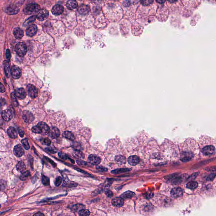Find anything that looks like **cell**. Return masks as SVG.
Returning <instances> with one entry per match:
<instances>
[{
  "label": "cell",
  "mask_w": 216,
  "mask_h": 216,
  "mask_svg": "<svg viewBox=\"0 0 216 216\" xmlns=\"http://www.w3.org/2000/svg\"><path fill=\"white\" fill-rule=\"evenodd\" d=\"M197 143L190 139L187 140L181 152L180 160L182 162H188L192 160L197 154L198 146Z\"/></svg>",
  "instance_id": "obj_1"
},
{
  "label": "cell",
  "mask_w": 216,
  "mask_h": 216,
  "mask_svg": "<svg viewBox=\"0 0 216 216\" xmlns=\"http://www.w3.org/2000/svg\"><path fill=\"white\" fill-rule=\"evenodd\" d=\"M216 151V146L213 142H203L201 144V152L203 155H212L215 153Z\"/></svg>",
  "instance_id": "obj_2"
},
{
  "label": "cell",
  "mask_w": 216,
  "mask_h": 216,
  "mask_svg": "<svg viewBox=\"0 0 216 216\" xmlns=\"http://www.w3.org/2000/svg\"><path fill=\"white\" fill-rule=\"evenodd\" d=\"M31 130L33 133L44 135L48 134L50 130L49 126L43 122H39L37 125L33 126Z\"/></svg>",
  "instance_id": "obj_3"
},
{
  "label": "cell",
  "mask_w": 216,
  "mask_h": 216,
  "mask_svg": "<svg viewBox=\"0 0 216 216\" xmlns=\"http://www.w3.org/2000/svg\"><path fill=\"white\" fill-rule=\"evenodd\" d=\"M40 10L39 5L37 4L32 3L26 5L23 9V12L26 15H32L38 13Z\"/></svg>",
  "instance_id": "obj_4"
},
{
  "label": "cell",
  "mask_w": 216,
  "mask_h": 216,
  "mask_svg": "<svg viewBox=\"0 0 216 216\" xmlns=\"http://www.w3.org/2000/svg\"><path fill=\"white\" fill-rule=\"evenodd\" d=\"M15 50L18 55L20 57H24L27 52V47L25 43L19 42L15 46Z\"/></svg>",
  "instance_id": "obj_5"
},
{
  "label": "cell",
  "mask_w": 216,
  "mask_h": 216,
  "mask_svg": "<svg viewBox=\"0 0 216 216\" xmlns=\"http://www.w3.org/2000/svg\"><path fill=\"white\" fill-rule=\"evenodd\" d=\"M28 94L32 98H35L38 95V91L36 87L31 84H29L27 87Z\"/></svg>",
  "instance_id": "obj_6"
},
{
  "label": "cell",
  "mask_w": 216,
  "mask_h": 216,
  "mask_svg": "<svg viewBox=\"0 0 216 216\" xmlns=\"http://www.w3.org/2000/svg\"><path fill=\"white\" fill-rule=\"evenodd\" d=\"M11 74L14 79H18L21 76L22 72L18 67L14 65L11 69Z\"/></svg>",
  "instance_id": "obj_7"
},
{
  "label": "cell",
  "mask_w": 216,
  "mask_h": 216,
  "mask_svg": "<svg viewBox=\"0 0 216 216\" xmlns=\"http://www.w3.org/2000/svg\"><path fill=\"white\" fill-rule=\"evenodd\" d=\"M49 12L47 10L45 9H40L37 13L36 18L39 21H43L48 17Z\"/></svg>",
  "instance_id": "obj_8"
},
{
  "label": "cell",
  "mask_w": 216,
  "mask_h": 216,
  "mask_svg": "<svg viewBox=\"0 0 216 216\" xmlns=\"http://www.w3.org/2000/svg\"><path fill=\"white\" fill-rule=\"evenodd\" d=\"M183 192L181 188L179 187H174L172 189L170 194L173 198H176L181 197L183 195Z\"/></svg>",
  "instance_id": "obj_9"
},
{
  "label": "cell",
  "mask_w": 216,
  "mask_h": 216,
  "mask_svg": "<svg viewBox=\"0 0 216 216\" xmlns=\"http://www.w3.org/2000/svg\"><path fill=\"white\" fill-rule=\"evenodd\" d=\"M87 161L89 163L91 164L97 165L100 164L101 159L100 157L95 155H90L88 156Z\"/></svg>",
  "instance_id": "obj_10"
},
{
  "label": "cell",
  "mask_w": 216,
  "mask_h": 216,
  "mask_svg": "<svg viewBox=\"0 0 216 216\" xmlns=\"http://www.w3.org/2000/svg\"><path fill=\"white\" fill-rule=\"evenodd\" d=\"M24 150L20 144H17L14 148V155L17 157H20L24 154Z\"/></svg>",
  "instance_id": "obj_11"
},
{
  "label": "cell",
  "mask_w": 216,
  "mask_h": 216,
  "mask_svg": "<svg viewBox=\"0 0 216 216\" xmlns=\"http://www.w3.org/2000/svg\"><path fill=\"white\" fill-rule=\"evenodd\" d=\"M64 7L63 6L60 4L54 5L52 8V12L53 15L58 16L63 13L64 11Z\"/></svg>",
  "instance_id": "obj_12"
},
{
  "label": "cell",
  "mask_w": 216,
  "mask_h": 216,
  "mask_svg": "<svg viewBox=\"0 0 216 216\" xmlns=\"http://www.w3.org/2000/svg\"><path fill=\"white\" fill-rule=\"evenodd\" d=\"M37 32V27L35 25H31L27 28L26 33L28 36L32 37L36 34Z\"/></svg>",
  "instance_id": "obj_13"
},
{
  "label": "cell",
  "mask_w": 216,
  "mask_h": 216,
  "mask_svg": "<svg viewBox=\"0 0 216 216\" xmlns=\"http://www.w3.org/2000/svg\"><path fill=\"white\" fill-rule=\"evenodd\" d=\"M19 11V9L16 5H11L6 7L5 12L9 15H15L18 13Z\"/></svg>",
  "instance_id": "obj_14"
},
{
  "label": "cell",
  "mask_w": 216,
  "mask_h": 216,
  "mask_svg": "<svg viewBox=\"0 0 216 216\" xmlns=\"http://www.w3.org/2000/svg\"><path fill=\"white\" fill-rule=\"evenodd\" d=\"M1 116L3 120L6 122H8L12 118V111L9 109H6L1 113Z\"/></svg>",
  "instance_id": "obj_15"
},
{
  "label": "cell",
  "mask_w": 216,
  "mask_h": 216,
  "mask_svg": "<svg viewBox=\"0 0 216 216\" xmlns=\"http://www.w3.org/2000/svg\"><path fill=\"white\" fill-rule=\"evenodd\" d=\"M48 134L52 139H58L60 135V131L57 127H52Z\"/></svg>",
  "instance_id": "obj_16"
},
{
  "label": "cell",
  "mask_w": 216,
  "mask_h": 216,
  "mask_svg": "<svg viewBox=\"0 0 216 216\" xmlns=\"http://www.w3.org/2000/svg\"><path fill=\"white\" fill-rule=\"evenodd\" d=\"M128 162L131 165L135 166L138 165L140 161V158L137 155H132L130 156L128 158Z\"/></svg>",
  "instance_id": "obj_17"
},
{
  "label": "cell",
  "mask_w": 216,
  "mask_h": 216,
  "mask_svg": "<svg viewBox=\"0 0 216 216\" xmlns=\"http://www.w3.org/2000/svg\"><path fill=\"white\" fill-rule=\"evenodd\" d=\"M90 10V8L87 5H82L78 8V11L80 15H86L89 13Z\"/></svg>",
  "instance_id": "obj_18"
},
{
  "label": "cell",
  "mask_w": 216,
  "mask_h": 216,
  "mask_svg": "<svg viewBox=\"0 0 216 216\" xmlns=\"http://www.w3.org/2000/svg\"><path fill=\"white\" fill-rule=\"evenodd\" d=\"M124 201L123 198L120 197H115L111 200V203L115 207H120L123 205Z\"/></svg>",
  "instance_id": "obj_19"
},
{
  "label": "cell",
  "mask_w": 216,
  "mask_h": 216,
  "mask_svg": "<svg viewBox=\"0 0 216 216\" xmlns=\"http://www.w3.org/2000/svg\"><path fill=\"white\" fill-rule=\"evenodd\" d=\"M27 94L24 89L22 88H18L16 89V95L18 99L23 100L26 98Z\"/></svg>",
  "instance_id": "obj_20"
},
{
  "label": "cell",
  "mask_w": 216,
  "mask_h": 216,
  "mask_svg": "<svg viewBox=\"0 0 216 216\" xmlns=\"http://www.w3.org/2000/svg\"><path fill=\"white\" fill-rule=\"evenodd\" d=\"M22 118L25 122L27 123H30L34 120L33 115L28 111H25L23 113Z\"/></svg>",
  "instance_id": "obj_21"
},
{
  "label": "cell",
  "mask_w": 216,
  "mask_h": 216,
  "mask_svg": "<svg viewBox=\"0 0 216 216\" xmlns=\"http://www.w3.org/2000/svg\"><path fill=\"white\" fill-rule=\"evenodd\" d=\"M13 33L15 37L18 39H20L23 37L24 36V32L20 28H16L14 29Z\"/></svg>",
  "instance_id": "obj_22"
},
{
  "label": "cell",
  "mask_w": 216,
  "mask_h": 216,
  "mask_svg": "<svg viewBox=\"0 0 216 216\" xmlns=\"http://www.w3.org/2000/svg\"><path fill=\"white\" fill-rule=\"evenodd\" d=\"M8 135L11 139H16L17 137V132L14 127H10L7 130Z\"/></svg>",
  "instance_id": "obj_23"
},
{
  "label": "cell",
  "mask_w": 216,
  "mask_h": 216,
  "mask_svg": "<svg viewBox=\"0 0 216 216\" xmlns=\"http://www.w3.org/2000/svg\"><path fill=\"white\" fill-rule=\"evenodd\" d=\"M77 6V2L76 0H69L66 4L67 8L69 10L75 9Z\"/></svg>",
  "instance_id": "obj_24"
},
{
  "label": "cell",
  "mask_w": 216,
  "mask_h": 216,
  "mask_svg": "<svg viewBox=\"0 0 216 216\" xmlns=\"http://www.w3.org/2000/svg\"><path fill=\"white\" fill-rule=\"evenodd\" d=\"M16 168L17 169L18 172L22 173L25 172L26 169V167L23 161H21L17 163V164L16 165Z\"/></svg>",
  "instance_id": "obj_25"
},
{
  "label": "cell",
  "mask_w": 216,
  "mask_h": 216,
  "mask_svg": "<svg viewBox=\"0 0 216 216\" xmlns=\"http://www.w3.org/2000/svg\"><path fill=\"white\" fill-rule=\"evenodd\" d=\"M62 135L63 137H64V138L71 141H74L75 139V137L74 134L71 132L69 131H65L63 132L62 134Z\"/></svg>",
  "instance_id": "obj_26"
},
{
  "label": "cell",
  "mask_w": 216,
  "mask_h": 216,
  "mask_svg": "<svg viewBox=\"0 0 216 216\" xmlns=\"http://www.w3.org/2000/svg\"><path fill=\"white\" fill-rule=\"evenodd\" d=\"M115 160L116 163H117L119 164H125L126 162V157L122 155L117 156L115 158Z\"/></svg>",
  "instance_id": "obj_27"
},
{
  "label": "cell",
  "mask_w": 216,
  "mask_h": 216,
  "mask_svg": "<svg viewBox=\"0 0 216 216\" xmlns=\"http://www.w3.org/2000/svg\"><path fill=\"white\" fill-rule=\"evenodd\" d=\"M135 193L133 192L130 191H128L124 192V193L121 195L120 197L123 199H130L132 198L134 196Z\"/></svg>",
  "instance_id": "obj_28"
},
{
  "label": "cell",
  "mask_w": 216,
  "mask_h": 216,
  "mask_svg": "<svg viewBox=\"0 0 216 216\" xmlns=\"http://www.w3.org/2000/svg\"><path fill=\"white\" fill-rule=\"evenodd\" d=\"M198 182L196 181H191L187 184V187L190 190H194L198 187Z\"/></svg>",
  "instance_id": "obj_29"
},
{
  "label": "cell",
  "mask_w": 216,
  "mask_h": 216,
  "mask_svg": "<svg viewBox=\"0 0 216 216\" xmlns=\"http://www.w3.org/2000/svg\"><path fill=\"white\" fill-rule=\"evenodd\" d=\"M73 155L76 158L78 159H81V158H84V155L81 151L78 150H76L73 152Z\"/></svg>",
  "instance_id": "obj_30"
},
{
  "label": "cell",
  "mask_w": 216,
  "mask_h": 216,
  "mask_svg": "<svg viewBox=\"0 0 216 216\" xmlns=\"http://www.w3.org/2000/svg\"><path fill=\"white\" fill-rule=\"evenodd\" d=\"M77 184L75 182L69 181L68 179L64 180L63 185H64V187H76L77 186Z\"/></svg>",
  "instance_id": "obj_31"
},
{
  "label": "cell",
  "mask_w": 216,
  "mask_h": 216,
  "mask_svg": "<svg viewBox=\"0 0 216 216\" xmlns=\"http://www.w3.org/2000/svg\"><path fill=\"white\" fill-rule=\"evenodd\" d=\"M84 207H85V206L82 205V204H75L72 207H71V211L74 212H76V211H79V210H81L82 209H83Z\"/></svg>",
  "instance_id": "obj_32"
},
{
  "label": "cell",
  "mask_w": 216,
  "mask_h": 216,
  "mask_svg": "<svg viewBox=\"0 0 216 216\" xmlns=\"http://www.w3.org/2000/svg\"><path fill=\"white\" fill-rule=\"evenodd\" d=\"M30 173L29 170H27L22 173V174L20 176V179L22 181L26 180L29 176H30Z\"/></svg>",
  "instance_id": "obj_33"
},
{
  "label": "cell",
  "mask_w": 216,
  "mask_h": 216,
  "mask_svg": "<svg viewBox=\"0 0 216 216\" xmlns=\"http://www.w3.org/2000/svg\"><path fill=\"white\" fill-rule=\"evenodd\" d=\"M36 18V16H35V15L34 16L33 15V16H31L30 17L28 18V19L26 20L24 23H23V25L24 26H28V25L30 24V23L34 22Z\"/></svg>",
  "instance_id": "obj_34"
},
{
  "label": "cell",
  "mask_w": 216,
  "mask_h": 216,
  "mask_svg": "<svg viewBox=\"0 0 216 216\" xmlns=\"http://www.w3.org/2000/svg\"><path fill=\"white\" fill-rule=\"evenodd\" d=\"M90 214L89 211L86 209H82L78 211V214L79 216H89Z\"/></svg>",
  "instance_id": "obj_35"
},
{
  "label": "cell",
  "mask_w": 216,
  "mask_h": 216,
  "mask_svg": "<svg viewBox=\"0 0 216 216\" xmlns=\"http://www.w3.org/2000/svg\"><path fill=\"white\" fill-rule=\"evenodd\" d=\"M130 170L129 168H120V169H116L111 172V173L113 174H119L120 173H124L126 172H129Z\"/></svg>",
  "instance_id": "obj_36"
},
{
  "label": "cell",
  "mask_w": 216,
  "mask_h": 216,
  "mask_svg": "<svg viewBox=\"0 0 216 216\" xmlns=\"http://www.w3.org/2000/svg\"><path fill=\"white\" fill-rule=\"evenodd\" d=\"M4 71H5V74H6V76H9L10 71L9 65L7 61H5L4 62Z\"/></svg>",
  "instance_id": "obj_37"
},
{
  "label": "cell",
  "mask_w": 216,
  "mask_h": 216,
  "mask_svg": "<svg viewBox=\"0 0 216 216\" xmlns=\"http://www.w3.org/2000/svg\"><path fill=\"white\" fill-rule=\"evenodd\" d=\"M21 143L23 145V147L25 149V150H28L30 149V145L28 143V139L27 138H25L23 139L21 141Z\"/></svg>",
  "instance_id": "obj_38"
},
{
  "label": "cell",
  "mask_w": 216,
  "mask_h": 216,
  "mask_svg": "<svg viewBox=\"0 0 216 216\" xmlns=\"http://www.w3.org/2000/svg\"><path fill=\"white\" fill-rule=\"evenodd\" d=\"M41 181L44 185L47 186L50 184V179L47 176L43 175L41 177Z\"/></svg>",
  "instance_id": "obj_39"
},
{
  "label": "cell",
  "mask_w": 216,
  "mask_h": 216,
  "mask_svg": "<svg viewBox=\"0 0 216 216\" xmlns=\"http://www.w3.org/2000/svg\"><path fill=\"white\" fill-rule=\"evenodd\" d=\"M62 181V178L61 176H58L56 178L55 180L54 181V185L56 186H60L61 185Z\"/></svg>",
  "instance_id": "obj_40"
},
{
  "label": "cell",
  "mask_w": 216,
  "mask_h": 216,
  "mask_svg": "<svg viewBox=\"0 0 216 216\" xmlns=\"http://www.w3.org/2000/svg\"><path fill=\"white\" fill-rule=\"evenodd\" d=\"M41 143H42L43 144H44L45 145H47V146H50L51 144V140H50V139L48 138H44V139H43L42 140H41Z\"/></svg>",
  "instance_id": "obj_41"
},
{
  "label": "cell",
  "mask_w": 216,
  "mask_h": 216,
  "mask_svg": "<svg viewBox=\"0 0 216 216\" xmlns=\"http://www.w3.org/2000/svg\"><path fill=\"white\" fill-rule=\"evenodd\" d=\"M153 0H141V4L144 6H148L152 4Z\"/></svg>",
  "instance_id": "obj_42"
},
{
  "label": "cell",
  "mask_w": 216,
  "mask_h": 216,
  "mask_svg": "<svg viewBox=\"0 0 216 216\" xmlns=\"http://www.w3.org/2000/svg\"><path fill=\"white\" fill-rule=\"evenodd\" d=\"M45 150L51 154L56 153L57 152V150L52 147H47L45 148Z\"/></svg>",
  "instance_id": "obj_43"
},
{
  "label": "cell",
  "mask_w": 216,
  "mask_h": 216,
  "mask_svg": "<svg viewBox=\"0 0 216 216\" xmlns=\"http://www.w3.org/2000/svg\"><path fill=\"white\" fill-rule=\"evenodd\" d=\"M58 156L62 159L64 160H66L68 158V156L63 152H59L58 153Z\"/></svg>",
  "instance_id": "obj_44"
},
{
  "label": "cell",
  "mask_w": 216,
  "mask_h": 216,
  "mask_svg": "<svg viewBox=\"0 0 216 216\" xmlns=\"http://www.w3.org/2000/svg\"><path fill=\"white\" fill-rule=\"evenodd\" d=\"M12 96V101L14 102V104H15L16 106H17V100H16V98L15 94L13 93H12L11 94Z\"/></svg>",
  "instance_id": "obj_45"
},
{
  "label": "cell",
  "mask_w": 216,
  "mask_h": 216,
  "mask_svg": "<svg viewBox=\"0 0 216 216\" xmlns=\"http://www.w3.org/2000/svg\"><path fill=\"white\" fill-rule=\"evenodd\" d=\"M6 59L8 61H10V59L11 58V53H10V51L9 49H7V50H6Z\"/></svg>",
  "instance_id": "obj_46"
},
{
  "label": "cell",
  "mask_w": 216,
  "mask_h": 216,
  "mask_svg": "<svg viewBox=\"0 0 216 216\" xmlns=\"http://www.w3.org/2000/svg\"><path fill=\"white\" fill-rule=\"evenodd\" d=\"M76 162H77V163L78 165H81H81L82 166V165H87V163L83 161L77 160V161H76Z\"/></svg>",
  "instance_id": "obj_47"
},
{
  "label": "cell",
  "mask_w": 216,
  "mask_h": 216,
  "mask_svg": "<svg viewBox=\"0 0 216 216\" xmlns=\"http://www.w3.org/2000/svg\"><path fill=\"white\" fill-rule=\"evenodd\" d=\"M105 194L106 195V196H107L108 197H111L112 196L113 193L111 192V191L107 190L105 192Z\"/></svg>",
  "instance_id": "obj_48"
},
{
  "label": "cell",
  "mask_w": 216,
  "mask_h": 216,
  "mask_svg": "<svg viewBox=\"0 0 216 216\" xmlns=\"http://www.w3.org/2000/svg\"><path fill=\"white\" fill-rule=\"evenodd\" d=\"M96 168L98 169V170H100V171H101V172H105V171H106V170H107L106 169L107 168H106L103 167L99 166H97Z\"/></svg>",
  "instance_id": "obj_49"
},
{
  "label": "cell",
  "mask_w": 216,
  "mask_h": 216,
  "mask_svg": "<svg viewBox=\"0 0 216 216\" xmlns=\"http://www.w3.org/2000/svg\"><path fill=\"white\" fill-rule=\"evenodd\" d=\"M19 134L21 137H23L24 135V131L22 130L19 129Z\"/></svg>",
  "instance_id": "obj_50"
},
{
  "label": "cell",
  "mask_w": 216,
  "mask_h": 216,
  "mask_svg": "<svg viewBox=\"0 0 216 216\" xmlns=\"http://www.w3.org/2000/svg\"><path fill=\"white\" fill-rule=\"evenodd\" d=\"M5 91V89L4 87L3 86L2 84L1 83V93H4Z\"/></svg>",
  "instance_id": "obj_51"
},
{
  "label": "cell",
  "mask_w": 216,
  "mask_h": 216,
  "mask_svg": "<svg viewBox=\"0 0 216 216\" xmlns=\"http://www.w3.org/2000/svg\"><path fill=\"white\" fill-rule=\"evenodd\" d=\"M157 2L160 4H163L165 2V1L166 0H156Z\"/></svg>",
  "instance_id": "obj_52"
},
{
  "label": "cell",
  "mask_w": 216,
  "mask_h": 216,
  "mask_svg": "<svg viewBox=\"0 0 216 216\" xmlns=\"http://www.w3.org/2000/svg\"><path fill=\"white\" fill-rule=\"evenodd\" d=\"M33 215L34 216H44V214L42 213L39 212L36 213V214H34Z\"/></svg>",
  "instance_id": "obj_53"
},
{
  "label": "cell",
  "mask_w": 216,
  "mask_h": 216,
  "mask_svg": "<svg viewBox=\"0 0 216 216\" xmlns=\"http://www.w3.org/2000/svg\"><path fill=\"white\" fill-rule=\"evenodd\" d=\"M168 2H169L170 3H173L175 2H176L177 0H168Z\"/></svg>",
  "instance_id": "obj_54"
}]
</instances>
